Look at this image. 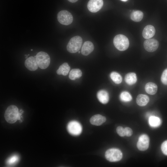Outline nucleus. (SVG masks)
Returning <instances> with one entry per match:
<instances>
[{
    "mask_svg": "<svg viewBox=\"0 0 167 167\" xmlns=\"http://www.w3.org/2000/svg\"><path fill=\"white\" fill-rule=\"evenodd\" d=\"M23 111H19L17 107L13 105L8 106L5 111L4 117L6 121L9 123H15L18 120H20Z\"/></svg>",
    "mask_w": 167,
    "mask_h": 167,
    "instance_id": "obj_1",
    "label": "nucleus"
},
{
    "mask_svg": "<svg viewBox=\"0 0 167 167\" xmlns=\"http://www.w3.org/2000/svg\"><path fill=\"white\" fill-rule=\"evenodd\" d=\"M113 43L115 47L121 51H123L127 49L129 45L128 38L122 34L116 35L113 38Z\"/></svg>",
    "mask_w": 167,
    "mask_h": 167,
    "instance_id": "obj_2",
    "label": "nucleus"
},
{
    "mask_svg": "<svg viewBox=\"0 0 167 167\" xmlns=\"http://www.w3.org/2000/svg\"><path fill=\"white\" fill-rule=\"evenodd\" d=\"M82 42V39L80 36H77L72 37L67 45V50L71 53L77 52L80 49Z\"/></svg>",
    "mask_w": 167,
    "mask_h": 167,
    "instance_id": "obj_3",
    "label": "nucleus"
},
{
    "mask_svg": "<svg viewBox=\"0 0 167 167\" xmlns=\"http://www.w3.org/2000/svg\"><path fill=\"white\" fill-rule=\"evenodd\" d=\"M36 58L38 66L41 69L46 68L49 66L50 62V57L46 53L40 51L37 53Z\"/></svg>",
    "mask_w": 167,
    "mask_h": 167,
    "instance_id": "obj_4",
    "label": "nucleus"
},
{
    "mask_svg": "<svg viewBox=\"0 0 167 167\" xmlns=\"http://www.w3.org/2000/svg\"><path fill=\"white\" fill-rule=\"evenodd\" d=\"M57 19L61 24L67 25L73 22L72 15L69 11L65 10L60 11L57 14Z\"/></svg>",
    "mask_w": 167,
    "mask_h": 167,
    "instance_id": "obj_5",
    "label": "nucleus"
},
{
    "mask_svg": "<svg viewBox=\"0 0 167 167\" xmlns=\"http://www.w3.org/2000/svg\"><path fill=\"white\" fill-rule=\"evenodd\" d=\"M106 159L110 162H116L120 160L122 157L121 152L118 149L111 148L106 152L105 154Z\"/></svg>",
    "mask_w": 167,
    "mask_h": 167,
    "instance_id": "obj_6",
    "label": "nucleus"
},
{
    "mask_svg": "<svg viewBox=\"0 0 167 167\" xmlns=\"http://www.w3.org/2000/svg\"><path fill=\"white\" fill-rule=\"evenodd\" d=\"M67 129L68 132L71 135H77L81 133L82 128L81 125L78 122L73 121L68 123Z\"/></svg>",
    "mask_w": 167,
    "mask_h": 167,
    "instance_id": "obj_7",
    "label": "nucleus"
},
{
    "mask_svg": "<svg viewBox=\"0 0 167 167\" xmlns=\"http://www.w3.org/2000/svg\"><path fill=\"white\" fill-rule=\"evenodd\" d=\"M103 5V0H90L87 4V7L89 11L92 13L99 11Z\"/></svg>",
    "mask_w": 167,
    "mask_h": 167,
    "instance_id": "obj_8",
    "label": "nucleus"
},
{
    "mask_svg": "<svg viewBox=\"0 0 167 167\" xmlns=\"http://www.w3.org/2000/svg\"><path fill=\"white\" fill-rule=\"evenodd\" d=\"M158 41L153 39H147L144 42L143 46L145 49L149 52L156 51L159 46Z\"/></svg>",
    "mask_w": 167,
    "mask_h": 167,
    "instance_id": "obj_9",
    "label": "nucleus"
},
{
    "mask_svg": "<svg viewBox=\"0 0 167 167\" xmlns=\"http://www.w3.org/2000/svg\"><path fill=\"white\" fill-rule=\"evenodd\" d=\"M149 139L146 135L143 134L139 137L137 143L138 148L140 151H144L148 148Z\"/></svg>",
    "mask_w": 167,
    "mask_h": 167,
    "instance_id": "obj_10",
    "label": "nucleus"
},
{
    "mask_svg": "<svg viewBox=\"0 0 167 167\" xmlns=\"http://www.w3.org/2000/svg\"><path fill=\"white\" fill-rule=\"evenodd\" d=\"M25 66L29 70L33 71L36 70L38 65L36 58L30 56L25 61Z\"/></svg>",
    "mask_w": 167,
    "mask_h": 167,
    "instance_id": "obj_11",
    "label": "nucleus"
},
{
    "mask_svg": "<svg viewBox=\"0 0 167 167\" xmlns=\"http://www.w3.org/2000/svg\"><path fill=\"white\" fill-rule=\"evenodd\" d=\"M155 32V29L153 26L150 25H148L144 28L142 35L145 39H150L154 35Z\"/></svg>",
    "mask_w": 167,
    "mask_h": 167,
    "instance_id": "obj_12",
    "label": "nucleus"
},
{
    "mask_svg": "<svg viewBox=\"0 0 167 167\" xmlns=\"http://www.w3.org/2000/svg\"><path fill=\"white\" fill-rule=\"evenodd\" d=\"M94 46L91 41H87L84 42L81 49L82 54L84 56L89 54L93 50Z\"/></svg>",
    "mask_w": 167,
    "mask_h": 167,
    "instance_id": "obj_13",
    "label": "nucleus"
},
{
    "mask_svg": "<svg viewBox=\"0 0 167 167\" xmlns=\"http://www.w3.org/2000/svg\"><path fill=\"white\" fill-rule=\"evenodd\" d=\"M106 120L105 117L100 114H96L92 116L90 119V123L94 125L100 126Z\"/></svg>",
    "mask_w": 167,
    "mask_h": 167,
    "instance_id": "obj_14",
    "label": "nucleus"
},
{
    "mask_svg": "<svg viewBox=\"0 0 167 167\" xmlns=\"http://www.w3.org/2000/svg\"><path fill=\"white\" fill-rule=\"evenodd\" d=\"M97 98L99 101L103 104L107 103L109 101V95L108 92L104 90L99 91L97 94Z\"/></svg>",
    "mask_w": 167,
    "mask_h": 167,
    "instance_id": "obj_15",
    "label": "nucleus"
},
{
    "mask_svg": "<svg viewBox=\"0 0 167 167\" xmlns=\"http://www.w3.org/2000/svg\"><path fill=\"white\" fill-rule=\"evenodd\" d=\"M70 69V67L68 63L65 62L63 63L59 67L57 70L56 73L59 75L66 76L68 74Z\"/></svg>",
    "mask_w": 167,
    "mask_h": 167,
    "instance_id": "obj_16",
    "label": "nucleus"
},
{
    "mask_svg": "<svg viewBox=\"0 0 167 167\" xmlns=\"http://www.w3.org/2000/svg\"><path fill=\"white\" fill-rule=\"evenodd\" d=\"M145 89L148 93L153 95L156 93L157 90V86L154 83L149 82L146 84Z\"/></svg>",
    "mask_w": 167,
    "mask_h": 167,
    "instance_id": "obj_17",
    "label": "nucleus"
},
{
    "mask_svg": "<svg viewBox=\"0 0 167 167\" xmlns=\"http://www.w3.org/2000/svg\"><path fill=\"white\" fill-rule=\"evenodd\" d=\"M149 98L146 95L140 94L137 97L136 101L139 106H143L146 105L149 101Z\"/></svg>",
    "mask_w": 167,
    "mask_h": 167,
    "instance_id": "obj_18",
    "label": "nucleus"
},
{
    "mask_svg": "<svg viewBox=\"0 0 167 167\" xmlns=\"http://www.w3.org/2000/svg\"><path fill=\"white\" fill-rule=\"evenodd\" d=\"M125 82L129 85L135 84L137 81L136 74L133 72H130L126 75L125 77Z\"/></svg>",
    "mask_w": 167,
    "mask_h": 167,
    "instance_id": "obj_19",
    "label": "nucleus"
},
{
    "mask_svg": "<svg viewBox=\"0 0 167 167\" xmlns=\"http://www.w3.org/2000/svg\"><path fill=\"white\" fill-rule=\"evenodd\" d=\"M143 16V12L140 11H135L131 14V18L133 21L139 22L141 21Z\"/></svg>",
    "mask_w": 167,
    "mask_h": 167,
    "instance_id": "obj_20",
    "label": "nucleus"
},
{
    "mask_svg": "<svg viewBox=\"0 0 167 167\" xmlns=\"http://www.w3.org/2000/svg\"><path fill=\"white\" fill-rule=\"evenodd\" d=\"M82 75V72L79 69H74L71 71L69 77L70 79L75 80L80 78Z\"/></svg>",
    "mask_w": 167,
    "mask_h": 167,
    "instance_id": "obj_21",
    "label": "nucleus"
},
{
    "mask_svg": "<svg viewBox=\"0 0 167 167\" xmlns=\"http://www.w3.org/2000/svg\"><path fill=\"white\" fill-rule=\"evenodd\" d=\"M148 122L150 125L153 127H156L160 126L161 124V120L158 117L151 116L149 118Z\"/></svg>",
    "mask_w": 167,
    "mask_h": 167,
    "instance_id": "obj_22",
    "label": "nucleus"
},
{
    "mask_svg": "<svg viewBox=\"0 0 167 167\" xmlns=\"http://www.w3.org/2000/svg\"><path fill=\"white\" fill-rule=\"evenodd\" d=\"M110 77L115 84H118L122 81V78L121 75L116 72H112L110 74Z\"/></svg>",
    "mask_w": 167,
    "mask_h": 167,
    "instance_id": "obj_23",
    "label": "nucleus"
},
{
    "mask_svg": "<svg viewBox=\"0 0 167 167\" xmlns=\"http://www.w3.org/2000/svg\"><path fill=\"white\" fill-rule=\"evenodd\" d=\"M19 159L18 155L16 154L13 155L7 160L6 163L9 166L14 165L19 161Z\"/></svg>",
    "mask_w": 167,
    "mask_h": 167,
    "instance_id": "obj_24",
    "label": "nucleus"
},
{
    "mask_svg": "<svg viewBox=\"0 0 167 167\" xmlns=\"http://www.w3.org/2000/svg\"><path fill=\"white\" fill-rule=\"evenodd\" d=\"M120 97L121 100L125 102H129L132 99L131 94L126 91L122 92L121 93Z\"/></svg>",
    "mask_w": 167,
    "mask_h": 167,
    "instance_id": "obj_25",
    "label": "nucleus"
},
{
    "mask_svg": "<svg viewBox=\"0 0 167 167\" xmlns=\"http://www.w3.org/2000/svg\"><path fill=\"white\" fill-rule=\"evenodd\" d=\"M161 80L163 84L167 85V68L163 72L161 77Z\"/></svg>",
    "mask_w": 167,
    "mask_h": 167,
    "instance_id": "obj_26",
    "label": "nucleus"
},
{
    "mask_svg": "<svg viewBox=\"0 0 167 167\" xmlns=\"http://www.w3.org/2000/svg\"><path fill=\"white\" fill-rule=\"evenodd\" d=\"M116 131L118 134L121 137H124L125 135L124 128L122 126H118L116 129Z\"/></svg>",
    "mask_w": 167,
    "mask_h": 167,
    "instance_id": "obj_27",
    "label": "nucleus"
},
{
    "mask_svg": "<svg viewBox=\"0 0 167 167\" xmlns=\"http://www.w3.org/2000/svg\"><path fill=\"white\" fill-rule=\"evenodd\" d=\"M161 148L163 153L167 156V140L162 143Z\"/></svg>",
    "mask_w": 167,
    "mask_h": 167,
    "instance_id": "obj_28",
    "label": "nucleus"
},
{
    "mask_svg": "<svg viewBox=\"0 0 167 167\" xmlns=\"http://www.w3.org/2000/svg\"><path fill=\"white\" fill-rule=\"evenodd\" d=\"M125 135L128 137L131 136L133 134V131L130 128L126 127L124 128Z\"/></svg>",
    "mask_w": 167,
    "mask_h": 167,
    "instance_id": "obj_29",
    "label": "nucleus"
},
{
    "mask_svg": "<svg viewBox=\"0 0 167 167\" xmlns=\"http://www.w3.org/2000/svg\"><path fill=\"white\" fill-rule=\"evenodd\" d=\"M67 0L71 2L74 3L76 2L78 0Z\"/></svg>",
    "mask_w": 167,
    "mask_h": 167,
    "instance_id": "obj_30",
    "label": "nucleus"
},
{
    "mask_svg": "<svg viewBox=\"0 0 167 167\" xmlns=\"http://www.w3.org/2000/svg\"><path fill=\"white\" fill-rule=\"evenodd\" d=\"M29 54H28V55H27V54L25 55L24 56H25V58L26 59H27L28 58V56H29Z\"/></svg>",
    "mask_w": 167,
    "mask_h": 167,
    "instance_id": "obj_31",
    "label": "nucleus"
},
{
    "mask_svg": "<svg viewBox=\"0 0 167 167\" xmlns=\"http://www.w3.org/2000/svg\"><path fill=\"white\" fill-rule=\"evenodd\" d=\"M122 1H127V0H121Z\"/></svg>",
    "mask_w": 167,
    "mask_h": 167,
    "instance_id": "obj_32",
    "label": "nucleus"
},
{
    "mask_svg": "<svg viewBox=\"0 0 167 167\" xmlns=\"http://www.w3.org/2000/svg\"><path fill=\"white\" fill-rule=\"evenodd\" d=\"M78 52H79V53H80V51H78Z\"/></svg>",
    "mask_w": 167,
    "mask_h": 167,
    "instance_id": "obj_33",
    "label": "nucleus"
},
{
    "mask_svg": "<svg viewBox=\"0 0 167 167\" xmlns=\"http://www.w3.org/2000/svg\"><path fill=\"white\" fill-rule=\"evenodd\" d=\"M31 51H32V50H33V49H31Z\"/></svg>",
    "mask_w": 167,
    "mask_h": 167,
    "instance_id": "obj_34",
    "label": "nucleus"
}]
</instances>
